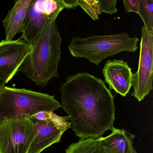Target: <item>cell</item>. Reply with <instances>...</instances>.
<instances>
[{
  "mask_svg": "<svg viewBox=\"0 0 153 153\" xmlns=\"http://www.w3.org/2000/svg\"><path fill=\"white\" fill-rule=\"evenodd\" d=\"M60 87L61 108L80 139H98L114 128V97L104 81L87 73L67 76Z\"/></svg>",
  "mask_w": 153,
  "mask_h": 153,
  "instance_id": "obj_1",
  "label": "cell"
},
{
  "mask_svg": "<svg viewBox=\"0 0 153 153\" xmlns=\"http://www.w3.org/2000/svg\"><path fill=\"white\" fill-rule=\"evenodd\" d=\"M62 39L55 21L49 23L30 44V51L18 72L37 85L46 86L53 77L59 78Z\"/></svg>",
  "mask_w": 153,
  "mask_h": 153,
  "instance_id": "obj_2",
  "label": "cell"
},
{
  "mask_svg": "<svg viewBox=\"0 0 153 153\" xmlns=\"http://www.w3.org/2000/svg\"><path fill=\"white\" fill-rule=\"evenodd\" d=\"M61 108L54 96L24 89L4 86L0 90V123L30 117L40 111Z\"/></svg>",
  "mask_w": 153,
  "mask_h": 153,
  "instance_id": "obj_3",
  "label": "cell"
},
{
  "mask_svg": "<svg viewBox=\"0 0 153 153\" xmlns=\"http://www.w3.org/2000/svg\"><path fill=\"white\" fill-rule=\"evenodd\" d=\"M139 41L137 36L130 37L127 33L107 36H91L85 38L74 37L68 46L72 56L87 59L98 65L109 57L121 52L135 53Z\"/></svg>",
  "mask_w": 153,
  "mask_h": 153,
  "instance_id": "obj_4",
  "label": "cell"
},
{
  "mask_svg": "<svg viewBox=\"0 0 153 153\" xmlns=\"http://www.w3.org/2000/svg\"><path fill=\"white\" fill-rule=\"evenodd\" d=\"M29 118L0 123V153H28L35 136Z\"/></svg>",
  "mask_w": 153,
  "mask_h": 153,
  "instance_id": "obj_5",
  "label": "cell"
},
{
  "mask_svg": "<svg viewBox=\"0 0 153 153\" xmlns=\"http://www.w3.org/2000/svg\"><path fill=\"white\" fill-rule=\"evenodd\" d=\"M153 33L142 27L138 70L133 74L132 96L139 102L153 90Z\"/></svg>",
  "mask_w": 153,
  "mask_h": 153,
  "instance_id": "obj_6",
  "label": "cell"
},
{
  "mask_svg": "<svg viewBox=\"0 0 153 153\" xmlns=\"http://www.w3.org/2000/svg\"><path fill=\"white\" fill-rule=\"evenodd\" d=\"M64 9L58 0H33L20 38L30 45L49 23L56 20Z\"/></svg>",
  "mask_w": 153,
  "mask_h": 153,
  "instance_id": "obj_7",
  "label": "cell"
},
{
  "mask_svg": "<svg viewBox=\"0 0 153 153\" xmlns=\"http://www.w3.org/2000/svg\"><path fill=\"white\" fill-rule=\"evenodd\" d=\"M30 45L20 38L15 40L0 42V79L8 83L30 51Z\"/></svg>",
  "mask_w": 153,
  "mask_h": 153,
  "instance_id": "obj_8",
  "label": "cell"
},
{
  "mask_svg": "<svg viewBox=\"0 0 153 153\" xmlns=\"http://www.w3.org/2000/svg\"><path fill=\"white\" fill-rule=\"evenodd\" d=\"M102 73L110 91L113 90L123 97L129 93L132 86L133 74L127 62L117 59L108 60Z\"/></svg>",
  "mask_w": 153,
  "mask_h": 153,
  "instance_id": "obj_9",
  "label": "cell"
},
{
  "mask_svg": "<svg viewBox=\"0 0 153 153\" xmlns=\"http://www.w3.org/2000/svg\"><path fill=\"white\" fill-rule=\"evenodd\" d=\"M29 118L34 124L35 132L28 153H41L60 142L64 132L58 129L50 120H40L32 117Z\"/></svg>",
  "mask_w": 153,
  "mask_h": 153,
  "instance_id": "obj_10",
  "label": "cell"
},
{
  "mask_svg": "<svg viewBox=\"0 0 153 153\" xmlns=\"http://www.w3.org/2000/svg\"><path fill=\"white\" fill-rule=\"evenodd\" d=\"M33 0H16L13 7L3 21L5 40L10 41L18 33H22L25 19Z\"/></svg>",
  "mask_w": 153,
  "mask_h": 153,
  "instance_id": "obj_11",
  "label": "cell"
},
{
  "mask_svg": "<svg viewBox=\"0 0 153 153\" xmlns=\"http://www.w3.org/2000/svg\"><path fill=\"white\" fill-rule=\"evenodd\" d=\"M106 137H100V143L106 153H131L134 135L124 129L115 128Z\"/></svg>",
  "mask_w": 153,
  "mask_h": 153,
  "instance_id": "obj_12",
  "label": "cell"
},
{
  "mask_svg": "<svg viewBox=\"0 0 153 153\" xmlns=\"http://www.w3.org/2000/svg\"><path fill=\"white\" fill-rule=\"evenodd\" d=\"M65 153H106L100 143L99 139H80L71 144Z\"/></svg>",
  "mask_w": 153,
  "mask_h": 153,
  "instance_id": "obj_13",
  "label": "cell"
},
{
  "mask_svg": "<svg viewBox=\"0 0 153 153\" xmlns=\"http://www.w3.org/2000/svg\"><path fill=\"white\" fill-rule=\"evenodd\" d=\"M137 14L143 20L144 27L153 33V0H141Z\"/></svg>",
  "mask_w": 153,
  "mask_h": 153,
  "instance_id": "obj_14",
  "label": "cell"
},
{
  "mask_svg": "<svg viewBox=\"0 0 153 153\" xmlns=\"http://www.w3.org/2000/svg\"><path fill=\"white\" fill-rule=\"evenodd\" d=\"M78 5L81 6L94 20L99 19L100 11L97 0H79Z\"/></svg>",
  "mask_w": 153,
  "mask_h": 153,
  "instance_id": "obj_15",
  "label": "cell"
},
{
  "mask_svg": "<svg viewBox=\"0 0 153 153\" xmlns=\"http://www.w3.org/2000/svg\"><path fill=\"white\" fill-rule=\"evenodd\" d=\"M100 11L101 13L112 14L117 12V0H97Z\"/></svg>",
  "mask_w": 153,
  "mask_h": 153,
  "instance_id": "obj_16",
  "label": "cell"
},
{
  "mask_svg": "<svg viewBox=\"0 0 153 153\" xmlns=\"http://www.w3.org/2000/svg\"><path fill=\"white\" fill-rule=\"evenodd\" d=\"M140 1L141 0H123L125 10L127 13H138Z\"/></svg>",
  "mask_w": 153,
  "mask_h": 153,
  "instance_id": "obj_17",
  "label": "cell"
},
{
  "mask_svg": "<svg viewBox=\"0 0 153 153\" xmlns=\"http://www.w3.org/2000/svg\"><path fill=\"white\" fill-rule=\"evenodd\" d=\"M64 8L75 9L78 5L79 0H58Z\"/></svg>",
  "mask_w": 153,
  "mask_h": 153,
  "instance_id": "obj_18",
  "label": "cell"
},
{
  "mask_svg": "<svg viewBox=\"0 0 153 153\" xmlns=\"http://www.w3.org/2000/svg\"><path fill=\"white\" fill-rule=\"evenodd\" d=\"M51 111H40L31 116L38 120H50Z\"/></svg>",
  "mask_w": 153,
  "mask_h": 153,
  "instance_id": "obj_19",
  "label": "cell"
},
{
  "mask_svg": "<svg viewBox=\"0 0 153 153\" xmlns=\"http://www.w3.org/2000/svg\"><path fill=\"white\" fill-rule=\"evenodd\" d=\"M5 84H6L5 81L0 79V90L4 85H5Z\"/></svg>",
  "mask_w": 153,
  "mask_h": 153,
  "instance_id": "obj_20",
  "label": "cell"
},
{
  "mask_svg": "<svg viewBox=\"0 0 153 153\" xmlns=\"http://www.w3.org/2000/svg\"><path fill=\"white\" fill-rule=\"evenodd\" d=\"M131 153H137V152L136 151L135 149H134V148H133V149H132V152Z\"/></svg>",
  "mask_w": 153,
  "mask_h": 153,
  "instance_id": "obj_21",
  "label": "cell"
}]
</instances>
